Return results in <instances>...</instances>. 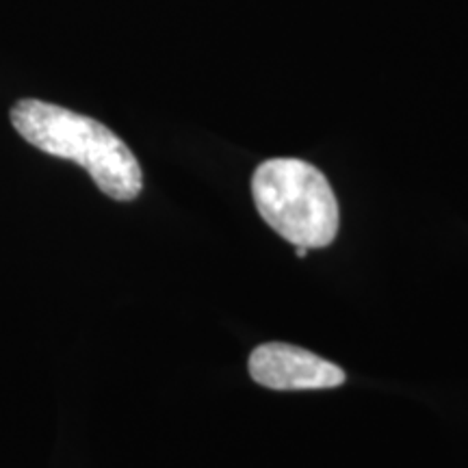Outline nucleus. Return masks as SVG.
<instances>
[{"label":"nucleus","instance_id":"obj_1","mask_svg":"<svg viewBox=\"0 0 468 468\" xmlns=\"http://www.w3.org/2000/svg\"><path fill=\"white\" fill-rule=\"evenodd\" d=\"M11 124L37 150L79 163L104 196L131 202L142 193L144 174L137 156L101 122L58 104L20 101L11 109Z\"/></svg>","mask_w":468,"mask_h":468},{"label":"nucleus","instance_id":"obj_2","mask_svg":"<svg viewBox=\"0 0 468 468\" xmlns=\"http://www.w3.org/2000/svg\"><path fill=\"white\" fill-rule=\"evenodd\" d=\"M256 210L295 248H327L338 234V202L321 169L300 159H269L251 178Z\"/></svg>","mask_w":468,"mask_h":468},{"label":"nucleus","instance_id":"obj_4","mask_svg":"<svg viewBox=\"0 0 468 468\" xmlns=\"http://www.w3.org/2000/svg\"><path fill=\"white\" fill-rule=\"evenodd\" d=\"M295 256H297V259H306L308 248H295Z\"/></svg>","mask_w":468,"mask_h":468},{"label":"nucleus","instance_id":"obj_3","mask_svg":"<svg viewBox=\"0 0 468 468\" xmlns=\"http://www.w3.org/2000/svg\"><path fill=\"white\" fill-rule=\"evenodd\" d=\"M250 376L271 390H321L345 382L335 362L289 343L259 345L250 356Z\"/></svg>","mask_w":468,"mask_h":468}]
</instances>
